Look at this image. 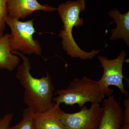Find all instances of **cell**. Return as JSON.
<instances>
[{
    "label": "cell",
    "mask_w": 129,
    "mask_h": 129,
    "mask_svg": "<svg viewBox=\"0 0 129 129\" xmlns=\"http://www.w3.org/2000/svg\"><path fill=\"white\" fill-rule=\"evenodd\" d=\"M102 117L97 129H120L123 123V111L113 95L104 99Z\"/></svg>",
    "instance_id": "52a82bcc"
},
{
    "label": "cell",
    "mask_w": 129,
    "mask_h": 129,
    "mask_svg": "<svg viewBox=\"0 0 129 129\" xmlns=\"http://www.w3.org/2000/svg\"><path fill=\"white\" fill-rule=\"evenodd\" d=\"M86 5L85 0L68 1L58 6L57 8L63 25L59 36L62 39L63 49L67 55L74 58L83 60L91 59L100 52L101 50H92L86 52L81 50L76 44L73 35L74 27L83 26L84 21L80 17V13L85 11Z\"/></svg>",
    "instance_id": "7a4b0ae2"
},
{
    "label": "cell",
    "mask_w": 129,
    "mask_h": 129,
    "mask_svg": "<svg viewBox=\"0 0 129 129\" xmlns=\"http://www.w3.org/2000/svg\"><path fill=\"white\" fill-rule=\"evenodd\" d=\"M8 0H0V31L4 33L8 15Z\"/></svg>",
    "instance_id": "4fadbf2b"
},
{
    "label": "cell",
    "mask_w": 129,
    "mask_h": 129,
    "mask_svg": "<svg viewBox=\"0 0 129 129\" xmlns=\"http://www.w3.org/2000/svg\"><path fill=\"white\" fill-rule=\"evenodd\" d=\"M35 114V113L27 107L23 110L22 120L8 129H36Z\"/></svg>",
    "instance_id": "7c38bea8"
},
{
    "label": "cell",
    "mask_w": 129,
    "mask_h": 129,
    "mask_svg": "<svg viewBox=\"0 0 129 129\" xmlns=\"http://www.w3.org/2000/svg\"><path fill=\"white\" fill-rule=\"evenodd\" d=\"M3 35V32H1L0 31V37H1Z\"/></svg>",
    "instance_id": "e0dca14e"
},
{
    "label": "cell",
    "mask_w": 129,
    "mask_h": 129,
    "mask_svg": "<svg viewBox=\"0 0 129 129\" xmlns=\"http://www.w3.org/2000/svg\"><path fill=\"white\" fill-rule=\"evenodd\" d=\"M124 105L125 108L123 112V123H129V98H126L124 101Z\"/></svg>",
    "instance_id": "9a60e30c"
},
{
    "label": "cell",
    "mask_w": 129,
    "mask_h": 129,
    "mask_svg": "<svg viewBox=\"0 0 129 129\" xmlns=\"http://www.w3.org/2000/svg\"><path fill=\"white\" fill-rule=\"evenodd\" d=\"M13 54L22 58L23 62L18 67L16 78L24 90L23 101L28 107L35 113L44 112L52 107L54 86L50 74L40 78H35L30 73L32 68L29 60L20 52L12 51Z\"/></svg>",
    "instance_id": "6da1fadb"
},
{
    "label": "cell",
    "mask_w": 129,
    "mask_h": 129,
    "mask_svg": "<svg viewBox=\"0 0 129 129\" xmlns=\"http://www.w3.org/2000/svg\"><path fill=\"white\" fill-rule=\"evenodd\" d=\"M125 51L122 50L117 57L109 60L106 57L98 55V59L104 69L102 78L97 81L105 96L112 95L114 90L109 88L110 86H114L120 90L121 94L129 96V93L125 90L123 84V65L126 56Z\"/></svg>",
    "instance_id": "5b68a950"
},
{
    "label": "cell",
    "mask_w": 129,
    "mask_h": 129,
    "mask_svg": "<svg viewBox=\"0 0 129 129\" xmlns=\"http://www.w3.org/2000/svg\"><path fill=\"white\" fill-rule=\"evenodd\" d=\"M9 36L7 34L0 37V69L12 72L19 64L20 59L11 52Z\"/></svg>",
    "instance_id": "8fae6325"
},
{
    "label": "cell",
    "mask_w": 129,
    "mask_h": 129,
    "mask_svg": "<svg viewBox=\"0 0 129 129\" xmlns=\"http://www.w3.org/2000/svg\"><path fill=\"white\" fill-rule=\"evenodd\" d=\"M120 129H129V123H123Z\"/></svg>",
    "instance_id": "2e32d148"
},
{
    "label": "cell",
    "mask_w": 129,
    "mask_h": 129,
    "mask_svg": "<svg viewBox=\"0 0 129 129\" xmlns=\"http://www.w3.org/2000/svg\"><path fill=\"white\" fill-rule=\"evenodd\" d=\"M108 14L117 25L116 28L112 29V35L109 39L115 40L122 39L129 46V12L122 14L117 8H114L111 10Z\"/></svg>",
    "instance_id": "30bf717a"
},
{
    "label": "cell",
    "mask_w": 129,
    "mask_h": 129,
    "mask_svg": "<svg viewBox=\"0 0 129 129\" xmlns=\"http://www.w3.org/2000/svg\"><path fill=\"white\" fill-rule=\"evenodd\" d=\"M33 21L34 19H31L21 22L7 15L6 23L11 30L9 38L11 51H21L28 55H41L42 48L39 42L33 39L36 32Z\"/></svg>",
    "instance_id": "277c9868"
},
{
    "label": "cell",
    "mask_w": 129,
    "mask_h": 129,
    "mask_svg": "<svg viewBox=\"0 0 129 129\" xmlns=\"http://www.w3.org/2000/svg\"><path fill=\"white\" fill-rule=\"evenodd\" d=\"M57 8L47 5H42L37 0H8V16L19 20L31 16L34 12H51Z\"/></svg>",
    "instance_id": "ba28073f"
},
{
    "label": "cell",
    "mask_w": 129,
    "mask_h": 129,
    "mask_svg": "<svg viewBox=\"0 0 129 129\" xmlns=\"http://www.w3.org/2000/svg\"><path fill=\"white\" fill-rule=\"evenodd\" d=\"M13 117V113L6 114L2 118L0 117V129H8Z\"/></svg>",
    "instance_id": "5bb4252c"
},
{
    "label": "cell",
    "mask_w": 129,
    "mask_h": 129,
    "mask_svg": "<svg viewBox=\"0 0 129 129\" xmlns=\"http://www.w3.org/2000/svg\"><path fill=\"white\" fill-rule=\"evenodd\" d=\"M80 111L73 113L65 112L60 109V120L67 129H97L104 108L100 104H91L89 108L84 106Z\"/></svg>",
    "instance_id": "8992f818"
},
{
    "label": "cell",
    "mask_w": 129,
    "mask_h": 129,
    "mask_svg": "<svg viewBox=\"0 0 129 129\" xmlns=\"http://www.w3.org/2000/svg\"><path fill=\"white\" fill-rule=\"evenodd\" d=\"M60 104L54 103L52 107L44 112L35 113L36 129H67L60 120Z\"/></svg>",
    "instance_id": "9c48e42d"
},
{
    "label": "cell",
    "mask_w": 129,
    "mask_h": 129,
    "mask_svg": "<svg viewBox=\"0 0 129 129\" xmlns=\"http://www.w3.org/2000/svg\"><path fill=\"white\" fill-rule=\"evenodd\" d=\"M55 95H57L52 99L55 103L71 106L77 104L80 107L88 102L99 104L105 96L97 81L86 76L74 79L67 88L57 90Z\"/></svg>",
    "instance_id": "3957f363"
}]
</instances>
